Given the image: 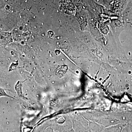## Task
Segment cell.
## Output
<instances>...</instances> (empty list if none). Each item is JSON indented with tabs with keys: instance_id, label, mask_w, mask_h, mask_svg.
Instances as JSON below:
<instances>
[{
	"instance_id": "cell-2",
	"label": "cell",
	"mask_w": 132,
	"mask_h": 132,
	"mask_svg": "<svg viewBox=\"0 0 132 132\" xmlns=\"http://www.w3.org/2000/svg\"><path fill=\"white\" fill-rule=\"evenodd\" d=\"M9 97V98H14L12 96H10L6 92L5 89H3L2 88L0 87V97Z\"/></svg>"
},
{
	"instance_id": "cell-1",
	"label": "cell",
	"mask_w": 132,
	"mask_h": 132,
	"mask_svg": "<svg viewBox=\"0 0 132 132\" xmlns=\"http://www.w3.org/2000/svg\"><path fill=\"white\" fill-rule=\"evenodd\" d=\"M89 132H104V127L102 126L91 123L89 125Z\"/></svg>"
}]
</instances>
